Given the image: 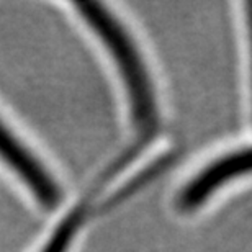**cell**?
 I'll return each instance as SVG.
<instances>
[{
	"mask_svg": "<svg viewBox=\"0 0 252 252\" xmlns=\"http://www.w3.org/2000/svg\"><path fill=\"white\" fill-rule=\"evenodd\" d=\"M74 7L112 54L113 63L122 75L133 123L141 131L154 129L158 125V103L149 72L146 70L133 38L103 3L75 2Z\"/></svg>",
	"mask_w": 252,
	"mask_h": 252,
	"instance_id": "obj_1",
	"label": "cell"
},
{
	"mask_svg": "<svg viewBox=\"0 0 252 252\" xmlns=\"http://www.w3.org/2000/svg\"><path fill=\"white\" fill-rule=\"evenodd\" d=\"M0 159L18 174V177L33 191L36 200L46 208H54L61 201V190L46 169L23 148L22 143L0 123Z\"/></svg>",
	"mask_w": 252,
	"mask_h": 252,
	"instance_id": "obj_2",
	"label": "cell"
},
{
	"mask_svg": "<svg viewBox=\"0 0 252 252\" xmlns=\"http://www.w3.org/2000/svg\"><path fill=\"white\" fill-rule=\"evenodd\" d=\"M251 151L249 148L233 151L218 160L211 162L198 175L190 180V184L179 195V208L182 211H193L198 208L226 182L238 175L249 174Z\"/></svg>",
	"mask_w": 252,
	"mask_h": 252,
	"instance_id": "obj_3",
	"label": "cell"
},
{
	"mask_svg": "<svg viewBox=\"0 0 252 252\" xmlns=\"http://www.w3.org/2000/svg\"><path fill=\"white\" fill-rule=\"evenodd\" d=\"M85 210L77 206L70 215H67L61 221V224L54 229L51 238L48 239V243L44 244L41 252H67L70 243H72L75 233H77L79 226L82 224Z\"/></svg>",
	"mask_w": 252,
	"mask_h": 252,
	"instance_id": "obj_4",
	"label": "cell"
},
{
	"mask_svg": "<svg viewBox=\"0 0 252 252\" xmlns=\"http://www.w3.org/2000/svg\"><path fill=\"white\" fill-rule=\"evenodd\" d=\"M167 162H169V158H162V159H159V160H156V162H153L148 169H144L143 172L136 175V177H134L133 180H129V182L126 184L122 190L117 191V193H115V195L112 196V198H110V201H107V203H105V206L108 208V206L118 205L122 200L128 198V196H129L131 193L138 191L141 187H143V185L148 184L149 180H153L159 172H162V169L165 167V165H167Z\"/></svg>",
	"mask_w": 252,
	"mask_h": 252,
	"instance_id": "obj_5",
	"label": "cell"
}]
</instances>
